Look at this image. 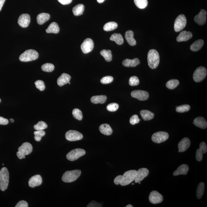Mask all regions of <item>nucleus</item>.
<instances>
[{"mask_svg": "<svg viewBox=\"0 0 207 207\" xmlns=\"http://www.w3.org/2000/svg\"><path fill=\"white\" fill-rule=\"evenodd\" d=\"M50 16L48 13H40L37 17V22L38 24L42 25L50 19Z\"/></svg>", "mask_w": 207, "mask_h": 207, "instance_id": "obj_28", "label": "nucleus"}, {"mask_svg": "<svg viewBox=\"0 0 207 207\" xmlns=\"http://www.w3.org/2000/svg\"><path fill=\"white\" fill-rule=\"evenodd\" d=\"M137 171L136 170H131L124 173L122 175L120 185L122 186L128 185L134 181L137 175Z\"/></svg>", "mask_w": 207, "mask_h": 207, "instance_id": "obj_4", "label": "nucleus"}, {"mask_svg": "<svg viewBox=\"0 0 207 207\" xmlns=\"http://www.w3.org/2000/svg\"><path fill=\"white\" fill-rule=\"evenodd\" d=\"M139 80L137 76H133L129 79V84L131 86H136L139 85Z\"/></svg>", "mask_w": 207, "mask_h": 207, "instance_id": "obj_45", "label": "nucleus"}, {"mask_svg": "<svg viewBox=\"0 0 207 207\" xmlns=\"http://www.w3.org/2000/svg\"><path fill=\"white\" fill-rule=\"evenodd\" d=\"M169 137L168 133L160 131L153 134L151 140L155 143L160 144L167 140Z\"/></svg>", "mask_w": 207, "mask_h": 207, "instance_id": "obj_10", "label": "nucleus"}, {"mask_svg": "<svg viewBox=\"0 0 207 207\" xmlns=\"http://www.w3.org/2000/svg\"><path fill=\"white\" fill-rule=\"evenodd\" d=\"M1 102V99H0V102Z\"/></svg>", "mask_w": 207, "mask_h": 207, "instance_id": "obj_62", "label": "nucleus"}, {"mask_svg": "<svg viewBox=\"0 0 207 207\" xmlns=\"http://www.w3.org/2000/svg\"><path fill=\"white\" fill-rule=\"evenodd\" d=\"M114 78L111 76H106L104 77L101 80V82L102 84H107L111 83L113 81Z\"/></svg>", "mask_w": 207, "mask_h": 207, "instance_id": "obj_48", "label": "nucleus"}, {"mask_svg": "<svg viewBox=\"0 0 207 207\" xmlns=\"http://www.w3.org/2000/svg\"><path fill=\"white\" fill-rule=\"evenodd\" d=\"M87 207H102L101 203H97L95 201H92L87 206Z\"/></svg>", "mask_w": 207, "mask_h": 207, "instance_id": "obj_50", "label": "nucleus"}, {"mask_svg": "<svg viewBox=\"0 0 207 207\" xmlns=\"http://www.w3.org/2000/svg\"><path fill=\"white\" fill-rule=\"evenodd\" d=\"M41 68L44 71L51 72L54 70L55 66L52 63H47L42 66Z\"/></svg>", "mask_w": 207, "mask_h": 207, "instance_id": "obj_40", "label": "nucleus"}, {"mask_svg": "<svg viewBox=\"0 0 207 207\" xmlns=\"http://www.w3.org/2000/svg\"><path fill=\"white\" fill-rule=\"evenodd\" d=\"M138 183H139V184H140V182H139Z\"/></svg>", "mask_w": 207, "mask_h": 207, "instance_id": "obj_59", "label": "nucleus"}, {"mask_svg": "<svg viewBox=\"0 0 207 207\" xmlns=\"http://www.w3.org/2000/svg\"><path fill=\"white\" fill-rule=\"evenodd\" d=\"M48 127V125L43 121H41L34 126V129L36 131L43 130Z\"/></svg>", "mask_w": 207, "mask_h": 207, "instance_id": "obj_41", "label": "nucleus"}, {"mask_svg": "<svg viewBox=\"0 0 207 207\" xmlns=\"http://www.w3.org/2000/svg\"><path fill=\"white\" fill-rule=\"evenodd\" d=\"M179 85V81L177 80H171L167 82L166 86L170 90H173L177 87Z\"/></svg>", "mask_w": 207, "mask_h": 207, "instance_id": "obj_39", "label": "nucleus"}, {"mask_svg": "<svg viewBox=\"0 0 207 207\" xmlns=\"http://www.w3.org/2000/svg\"><path fill=\"white\" fill-rule=\"evenodd\" d=\"M69 84H70V82H68V83Z\"/></svg>", "mask_w": 207, "mask_h": 207, "instance_id": "obj_61", "label": "nucleus"}, {"mask_svg": "<svg viewBox=\"0 0 207 207\" xmlns=\"http://www.w3.org/2000/svg\"><path fill=\"white\" fill-rule=\"evenodd\" d=\"M34 134L35 140L40 142L42 138L45 135V132L43 130L36 131L34 132Z\"/></svg>", "mask_w": 207, "mask_h": 207, "instance_id": "obj_43", "label": "nucleus"}, {"mask_svg": "<svg viewBox=\"0 0 207 207\" xmlns=\"http://www.w3.org/2000/svg\"><path fill=\"white\" fill-rule=\"evenodd\" d=\"M140 61L137 58H135L133 60L126 59L122 62V65L127 67H134L137 66L140 64Z\"/></svg>", "mask_w": 207, "mask_h": 207, "instance_id": "obj_23", "label": "nucleus"}, {"mask_svg": "<svg viewBox=\"0 0 207 207\" xmlns=\"http://www.w3.org/2000/svg\"><path fill=\"white\" fill-rule=\"evenodd\" d=\"M131 95L134 98L140 101H146L149 97V94L147 91L142 90H135L131 92Z\"/></svg>", "mask_w": 207, "mask_h": 207, "instance_id": "obj_13", "label": "nucleus"}, {"mask_svg": "<svg viewBox=\"0 0 207 207\" xmlns=\"http://www.w3.org/2000/svg\"><path fill=\"white\" fill-rule=\"evenodd\" d=\"M191 108L190 106L188 104L180 106L176 108V112L180 113H183L188 111Z\"/></svg>", "mask_w": 207, "mask_h": 207, "instance_id": "obj_44", "label": "nucleus"}, {"mask_svg": "<svg viewBox=\"0 0 207 207\" xmlns=\"http://www.w3.org/2000/svg\"><path fill=\"white\" fill-rule=\"evenodd\" d=\"M204 42L203 40L200 39L194 42L190 46V50L193 52H197L200 50L203 46Z\"/></svg>", "mask_w": 207, "mask_h": 207, "instance_id": "obj_30", "label": "nucleus"}, {"mask_svg": "<svg viewBox=\"0 0 207 207\" xmlns=\"http://www.w3.org/2000/svg\"><path fill=\"white\" fill-rule=\"evenodd\" d=\"M10 121H11V122H12V123H13V122H14V120H13V119H10Z\"/></svg>", "mask_w": 207, "mask_h": 207, "instance_id": "obj_58", "label": "nucleus"}, {"mask_svg": "<svg viewBox=\"0 0 207 207\" xmlns=\"http://www.w3.org/2000/svg\"><path fill=\"white\" fill-rule=\"evenodd\" d=\"M9 123L7 119L0 116V125H6Z\"/></svg>", "mask_w": 207, "mask_h": 207, "instance_id": "obj_52", "label": "nucleus"}, {"mask_svg": "<svg viewBox=\"0 0 207 207\" xmlns=\"http://www.w3.org/2000/svg\"><path fill=\"white\" fill-rule=\"evenodd\" d=\"M32 150L33 147L32 145L28 142H25L18 148L17 155L20 159H25L26 155L31 154Z\"/></svg>", "mask_w": 207, "mask_h": 207, "instance_id": "obj_5", "label": "nucleus"}, {"mask_svg": "<svg viewBox=\"0 0 207 207\" xmlns=\"http://www.w3.org/2000/svg\"><path fill=\"white\" fill-rule=\"evenodd\" d=\"M71 78V77L68 74L63 73L58 79L57 84L60 86H63L70 82Z\"/></svg>", "mask_w": 207, "mask_h": 207, "instance_id": "obj_22", "label": "nucleus"}, {"mask_svg": "<svg viewBox=\"0 0 207 207\" xmlns=\"http://www.w3.org/2000/svg\"><path fill=\"white\" fill-rule=\"evenodd\" d=\"M119 107L118 104L116 103H112L108 104L107 106V110L110 112H115Z\"/></svg>", "mask_w": 207, "mask_h": 207, "instance_id": "obj_46", "label": "nucleus"}, {"mask_svg": "<svg viewBox=\"0 0 207 207\" xmlns=\"http://www.w3.org/2000/svg\"><path fill=\"white\" fill-rule=\"evenodd\" d=\"M6 0H0V11L2 9L3 5H4Z\"/></svg>", "mask_w": 207, "mask_h": 207, "instance_id": "obj_55", "label": "nucleus"}, {"mask_svg": "<svg viewBox=\"0 0 207 207\" xmlns=\"http://www.w3.org/2000/svg\"><path fill=\"white\" fill-rule=\"evenodd\" d=\"M9 179V172L7 168L3 167L0 171V190L4 191L8 188Z\"/></svg>", "mask_w": 207, "mask_h": 207, "instance_id": "obj_3", "label": "nucleus"}, {"mask_svg": "<svg viewBox=\"0 0 207 207\" xmlns=\"http://www.w3.org/2000/svg\"><path fill=\"white\" fill-rule=\"evenodd\" d=\"M86 151L82 149H76L69 152L67 155V159L71 161L76 160L81 156L85 155Z\"/></svg>", "mask_w": 207, "mask_h": 207, "instance_id": "obj_9", "label": "nucleus"}, {"mask_svg": "<svg viewBox=\"0 0 207 207\" xmlns=\"http://www.w3.org/2000/svg\"><path fill=\"white\" fill-rule=\"evenodd\" d=\"M99 129L102 134L106 136H110L112 133V129L108 124H101L99 127Z\"/></svg>", "mask_w": 207, "mask_h": 207, "instance_id": "obj_27", "label": "nucleus"}, {"mask_svg": "<svg viewBox=\"0 0 207 207\" xmlns=\"http://www.w3.org/2000/svg\"><path fill=\"white\" fill-rule=\"evenodd\" d=\"M118 24L117 23L114 22H109L106 23L103 27V29L104 31H112L117 28Z\"/></svg>", "mask_w": 207, "mask_h": 207, "instance_id": "obj_36", "label": "nucleus"}, {"mask_svg": "<svg viewBox=\"0 0 207 207\" xmlns=\"http://www.w3.org/2000/svg\"><path fill=\"white\" fill-rule=\"evenodd\" d=\"M191 145V141L188 138H183L178 144V152H184L187 150Z\"/></svg>", "mask_w": 207, "mask_h": 207, "instance_id": "obj_17", "label": "nucleus"}, {"mask_svg": "<svg viewBox=\"0 0 207 207\" xmlns=\"http://www.w3.org/2000/svg\"><path fill=\"white\" fill-rule=\"evenodd\" d=\"M65 137L67 140L72 142L81 140L83 138V135L78 131L70 130L66 133Z\"/></svg>", "mask_w": 207, "mask_h": 207, "instance_id": "obj_11", "label": "nucleus"}, {"mask_svg": "<svg viewBox=\"0 0 207 207\" xmlns=\"http://www.w3.org/2000/svg\"><path fill=\"white\" fill-rule=\"evenodd\" d=\"M135 181L136 183L141 182L149 174V171L147 168H141L138 170Z\"/></svg>", "mask_w": 207, "mask_h": 207, "instance_id": "obj_19", "label": "nucleus"}, {"mask_svg": "<svg viewBox=\"0 0 207 207\" xmlns=\"http://www.w3.org/2000/svg\"><path fill=\"white\" fill-rule=\"evenodd\" d=\"M122 177V175H119L117 176L114 180V183L116 185H120Z\"/></svg>", "mask_w": 207, "mask_h": 207, "instance_id": "obj_53", "label": "nucleus"}, {"mask_svg": "<svg viewBox=\"0 0 207 207\" xmlns=\"http://www.w3.org/2000/svg\"><path fill=\"white\" fill-rule=\"evenodd\" d=\"M30 22V15L26 13H23L18 18V23L19 26L23 28L28 27Z\"/></svg>", "mask_w": 207, "mask_h": 207, "instance_id": "obj_16", "label": "nucleus"}, {"mask_svg": "<svg viewBox=\"0 0 207 207\" xmlns=\"http://www.w3.org/2000/svg\"><path fill=\"white\" fill-rule=\"evenodd\" d=\"M105 0H97V2L99 3H102L104 2Z\"/></svg>", "mask_w": 207, "mask_h": 207, "instance_id": "obj_56", "label": "nucleus"}, {"mask_svg": "<svg viewBox=\"0 0 207 207\" xmlns=\"http://www.w3.org/2000/svg\"><path fill=\"white\" fill-rule=\"evenodd\" d=\"M101 55L104 57L106 61L110 62L111 61L112 56L111 51L110 50H103L100 52Z\"/></svg>", "mask_w": 207, "mask_h": 207, "instance_id": "obj_37", "label": "nucleus"}, {"mask_svg": "<svg viewBox=\"0 0 207 207\" xmlns=\"http://www.w3.org/2000/svg\"><path fill=\"white\" fill-rule=\"evenodd\" d=\"M106 100V96L104 95L94 96L91 99V102L95 104H104Z\"/></svg>", "mask_w": 207, "mask_h": 207, "instance_id": "obj_29", "label": "nucleus"}, {"mask_svg": "<svg viewBox=\"0 0 207 207\" xmlns=\"http://www.w3.org/2000/svg\"><path fill=\"white\" fill-rule=\"evenodd\" d=\"M207 12L205 10L202 9L198 15L195 16L194 21L200 26H203L206 22Z\"/></svg>", "mask_w": 207, "mask_h": 207, "instance_id": "obj_15", "label": "nucleus"}, {"mask_svg": "<svg viewBox=\"0 0 207 207\" xmlns=\"http://www.w3.org/2000/svg\"><path fill=\"white\" fill-rule=\"evenodd\" d=\"M110 39L111 41L115 42L119 45H122L124 42V38L120 33H114L111 36Z\"/></svg>", "mask_w": 207, "mask_h": 207, "instance_id": "obj_33", "label": "nucleus"}, {"mask_svg": "<svg viewBox=\"0 0 207 207\" xmlns=\"http://www.w3.org/2000/svg\"><path fill=\"white\" fill-rule=\"evenodd\" d=\"M205 190V183L201 182L198 184L197 188L196 196L198 199H200L202 197Z\"/></svg>", "mask_w": 207, "mask_h": 207, "instance_id": "obj_35", "label": "nucleus"}, {"mask_svg": "<svg viewBox=\"0 0 207 207\" xmlns=\"http://www.w3.org/2000/svg\"><path fill=\"white\" fill-rule=\"evenodd\" d=\"M193 37L192 33L190 32L183 31L181 32L176 38V40L178 42L188 41Z\"/></svg>", "mask_w": 207, "mask_h": 207, "instance_id": "obj_21", "label": "nucleus"}, {"mask_svg": "<svg viewBox=\"0 0 207 207\" xmlns=\"http://www.w3.org/2000/svg\"><path fill=\"white\" fill-rule=\"evenodd\" d=\"M72 114L73 117L79 121H81L82 120L83 116H82V112L81 111L78 109H74Z\"/></svg>", "mask_w": 207, "mask_h": 207, "instance_id": "obj_42", "label": "nucleus"}, {"mask_svg": "<svg viewBox=\"0 0 207 207\" xmlns=\"http://www.w3.org/2000/svg\"><path fill=\"white\" fill-rule=\"evenodd\" d=\"M126 207H133V206H132V205L129 204L128 205H127V206H126Z\"/></svg>", "mask_w": 207, "mask_h": 207, "instance_id": "obj_57", "label": "nucleus"}, {"mask_svg": "<svg viewBox=\"0 0 207 207\" xmlns=\"http://www.w3.org/2000/svg\"><path fill=\"white\" fill-rule=\"evenodd\" d=\"M132 185H134V183H132Z\"/></svg>", "mask_w": 207, "mask_h": 207, "instance_id": "obj_60", "label": "nucleus"}, {"mask_svg": "<svg viewBox=\"0 0 207 207\" xmlns=\"http://www.w3.org/2000/svg\"><path fill=\"white\" fill-rule=\"evenodd\" d=\"M189 170V166L188 165L183 164L180 166L177 170L173 173V175L176 176L179 175H186L187 174Z\"/></svg>", "mask_w": 207, "mask_h": 207, "instance_id": "obj_24", "label": "nucleus"}, {"mask_svg": "<svg viewBox=\"0 0 207 207\" xmlns=\"http://www.w3.org/2000/svg\"><path fill=\"white\" fill-rule=\"evenodd\" d=\"M140 114L143 120L145 121L151 120L154 117V114L148 110H142L140 112Z\"/></svg>", "mask_w": 207, "mask_h": 207, "instance_id": "obj_31", "label": "nucleus"}, {"mask_svg": "<svg viewBox=\"0 0 207 207\" xmlns=\"http://www.w3.org/2000/svg\"><path fill=\"white\" fill-rule=\"evenodd\" d=\"M134 36V33L132 30H128L126 32L125 35L126 39L131 46H134L137 43Z\"/></svg>", "mask_w": 207, "mask_h": 207, "instance_id": "obj_25", "label": "nucleus"}, {"mask_svg": "<svg viewBox=\"0 0 207 207\" xmlns=\"http://www.w3.org/2000/svg\"><path fill=\"white\" fill-rule=\"evenodd\" d=\"M81 173L79 170L66 171L62 176V180L65 183L73 182L80 177Z\"/></svg>", "mask_w": 207, "mask_h": 207, "instance_id": "obj_2", "label": "nucleus"}, {"mask_svg": "<svg viewBox=\"0 0 207 207\" xmlns=\"http://www.w3.org/2000/svg\"><path fill=\"white\" fill-rule=\"evenodd\" d=\"M59 2L63 5H68L70 4L73 0H58Z\"/></svg>", "mask_w": 207, "mask_h": 207, "instance_id": "obj_54", "label": "nucleus"}, {"mask_svg": "<svg viewBox=\"0 0 207 207\" xmlns=\"http://www.w3.org/2000/svg\"><path fill=\"white\" fill-rule=\"evenodd\" d=\"M60 31V28L58 25L55 22H53L49 26L46 30L47 33H58Z\"/></svg>", "mask_w": 207, "mask_h": 207, "instance_id": "obj_32", "label": "nucleus"}, {"mask_svg": "<svg viewBox=\"0 0 207 207\" xmlns=\"http://www.w3.org/2000/svg\"><path fill=\"white\" fill-rule=\"evenodd\" d=\"M193 123L196 127L202 129H206L207 127V121L203 117L196 118L193 121Z\"/></svg>", "mask_w": 207, "mask_h": 207, "instance_id": "obj_26", "label": "nucleus"}, {"mask_svg": "<svg viewBox=\"0 0 207 207\" xmlns=\"http://www.w3.org/2000/svg\"><path fill=\"white\" fill-rule=\"evenodd\" d=\"M94 48V43L91 39L87 38L82 43L81 48L84 53L87 54L91 52Z\"/></svg>", "mask_w": 207, "mask_h": 207, "instance_id": "obj_12", "label": "nucleus"}, {"mask_svg": "<svg viewBox=\"0 0 207 207\" xmlns=\"http://www.w3.org/2000/svg\"><path fill=\"white\" fill-rule=\"evenodd\" d=\"M147 60L150 68L155 69L157 68L160 63V55L156 50L151 49L148 53Z\"/></svg>", "mask_w": 207, "mask_h": 207, "instance_id": "obj_1", "label": "nucleus"}, {"mask_svg": "<svg viewBox=\"0 0 207 207\" xmlns=\"http://www.w3.org/2000/svg\"><path fill=\"white\" fill-rule=\"evenodd\" d=\"M207 74V69L203 67H198L195 70L193 75V78L196 82H200L206 78Z\"/></svg>", "mask_w": 207, "mask_h": 207, "instance_id": "obj_7", "label": "nucleus"}, {"mask_svg": "<svg viewBox=\"0 0 207 207\" xmlns=\"http://www.w3.org/2000/svg\"><path fill=\"white\" fill-rule=\"evenodd\" d=\"M207 151V147L206 143L202 142L200 143V149L197 150L196 154V159L198 161H200L203 159L204 154Z\"/></svg>", "mask_w": 207, "mask_h": 207, "instance_id": "obj_18", "label": "nucleus"}, {"mask_svg": "<svg viewBox=\"0 0 207 207\" xmlns=\"http://www.w3.org/2000/svg\"><path fill=\"white\" fill-rule=\"evenodd\" d=\"M39 54L33 50H28L20 55L19 60L22 62H29L36 60L38 58Z\"/></svg>", "mask_w": 207, "mask_h": 207, "instance_id": "obj_6", "label": "nucleus"}, {"mask_svg": "<svg viewBox=\"0 0 207 207\" xmlns=\"http://www.w3.org/2000/svg\"><path fill=\"white\" fill-rule=\"evenodd\" d=\"M163 197L162 195L158 191H153L150 194L149 200L150 202L153 204H157L162 202L163 201Z\"/></svg>", "mask_w": 207, "mask_h": 207, "instance_id": "obj_14", "label": "nucleus"}, {"mask_svg": "<svg viewBox=\"0 0 207 207\" xmlns=\"http://www.w3.org/2000/svg\"><path fill=\"white\" fill-rule=\"evenodd\" d=\"M140 121L137 115H134L131 117L130 119V123L132 125H135L136 124L139 123Z\"/></svg>", "mask_w": 207, "mask_h": 207, "instance_id": "obj_49", "label": "nucleus"}, {"mask_svg": "<svg viewBox=\"0 0 207 207\" xmlns=\"http://www.w3.org/2000/svg\"><path fill=\"white\" fill-rule=\"evenodd\" d=\"M16 207H28V204L26 201H21L19 202L16 206Z\"/></svg>", "mask_w": 207, "mask_h": 207, "instance_id": "obj_51", "label": "nucleus"}, {"mask_svg": "<svg viewBox=\"0 0 207 207\" xmlns=\"http://www.w3.org/2000/svg\"><path fill=\"white\" fill-rule=\"evenodd\" d=\"M42 183V179L40 175H36L30 178L28 185L31 188H35L40 185Z\"/></svg>", "mask_w": 207, "mask_h": 207, "instance_id": "obj_20", "label": "nucleus"}, {"mask_svg": "<svg viewBox=\"0 0 207 207\" xmlns=\"http://www.w3.org/2000/svg\"><path fill=\"white\" fill-rule=\"evenodd\" d=\"M187 21L185 16L183 14L180 15L176 18L174 23V30L179 32L184 29L186 24Z\"/></svg>", "mask_w": 207, "mask_h": 207, "instance_id": "obj_8", "label": "nucleus"}, {"mask_svg": "<svg viewBox=\"0 0 207 207\" xmlns=\"http://www.w3.org/2000/svg\"><path fill=\"white\" fill-rule=\"evenodd\" d=\"M84 10H85L84 5L79 4L74 7L72 11L75 16H80L83 14Z\"/></svg>", "mask_w": 207, "mask_h": 207, "instance_id": "obj_34", "label": "nucleus"}, {"mask_svg": "<svg viewBox=\"0 0 207 207\" xmlns=\"http://www.w3.org/2000/svg\"><path fill=\"white\" fill-rule=\"evenodd\" d=\"M35 85L37 88L40 91H43L45 90V86L44 82L42 80L37 81L35 82Z\"/></svg>", "mask_w": 207, "mask_h": 207, "instance_id": "obj_47", "label": "nucleus"}, {"mask_svg": "<svg viewBox=\"0 0 207 207\" xmlns=\"http://www.w3.org/2000/svg\"><path fill=\"white\" fill-rule=\"evenodd\" d=\"M135 4L140 9H144L147 6V0H134Z\"/></svg>", "mask_w": 207, "mask_h": 207, "instance_id": "obj_38", "label": "nucleus"}]
</instances>
